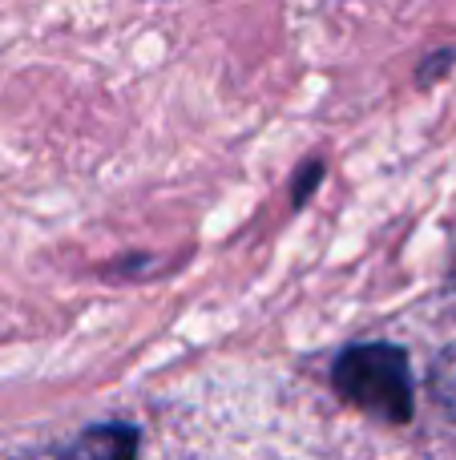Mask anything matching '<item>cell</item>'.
Returning <instances> with one entry per match:
<instances>
[{"label": "cell", "mask_w": 456, "mask_h": 460, "mask_svg": "<svg viewBox=\"0 0 456 460\" xmlns=\"http://www.w3.org/2000/svg\"><path fill=\"white\" fill-rule=\"evenodd\" d=\"M336 388L347 404L376 420H408L412 416V376L404 351L384 348V343H364V348L344 351L336 364Z\"/></svg>", "instance_id": "obj_1"}, {"label": "cell", "mask_w": 456, "mask_h": 460, "mask_svg": "<svg viewBox=\"0 0 456 460\" xmlns=\"http://www.w3.org/2000/svg\"><path fill=\"white\" fill-rule=\"evenodd\" d=\"M61 460H137V437L126 424H101L89 429Z\"/></svg>", "instance_id": "obj_2"}]
</instances>
